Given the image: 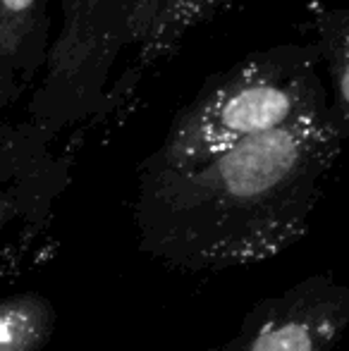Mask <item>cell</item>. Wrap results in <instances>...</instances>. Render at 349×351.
Listing matches in <instances>:
<instances>
[{"label": "cell", "instance_id": "1", "mask_svg": "<svg viewBox=\"0 0 349 351\" xmlns=\"http://www.w3.org/2000/svg\"><path fill=\"white\" fill-rule=\"evenodd\" d=\"M342 143L328 106L189 172L141 167L139 249L182 273L275 258L306 237Z\"/></svg>", "mask_w": 349, "mask_h": 351}, {"label": "cell", "instance_id": "2", "mask_svg": "<svg viewBox=\"0 0 349 351\" xmlns=\"http://www.w3.org/2000/svg\"><path fill=\"white\" fill-rule=\"evenodd\" d=\"M316 46H278L213 77L175 115L144 167L189 172L237 143L330 106Z\"/></svg>", "mask_w": 349, "mask_h": 351}, {"label": "cell", "instance_id": "3", "mask_svg": "<svg viewBox=\"0 0 349 351\" xmlns=\"http://www.w3.org/2000/svg\"><path fill=\"white\" fill-rule=\"evenodd\" d=\"M347 328L349 282L316 273L258 299L220 351H333Z\"/></svg>", "mask_w": 349, "mask_h": 351}, {"label": "cell", "instance_id": "4", "mask_svg": "<svg viewBox=\"0 0 349 351\" xmlns=\"http://www.w3.org/2000/svg\"><path fill=\"white\" fill-rule=\"evenodd\" d=\"M237 0H163L141 43V62L151 65L170 58L196 27L223 14Z\"/></svg>", "mask_w": 349, "mask_h": 351}, {"label": "cell", "instance_id": "5", "mask_svg": "<svg viewBox=\"0 0 349 351\" xmlns=\"http://www.w3.org/2000/svg\"><path fill=\"white\" fill-rule=\"evenodd\" d=\"M41 17L43 0H0V108L14 96Z\"/></svg>", "mask_w": 349, "mask_h": 351}, {"label": "cell", "instance_id": "6", "mask_svg": "<svg viewBox=\"0 0 349 351\" xmlns=\"http://www.w3.org/2000/svg\"><path fill=\"white\" fill-rule=\"evenodd\" d=\"M56 330V308L36 291L0 301V351H41Z\"/></svg>", "mask_w": 349, "mask_h": 351}, {"label": "cell", "instance_id": "7", "mask_svg": "<svg viewBox=\"0 0 349 351\" xmlns=\"http://www.w3.org/2000/svg\"><path fill=\"white\" fill-rule=\"evenodd\" d=\"M318 53L333 82L330 110L342 136L349 139V8L330 10L318 17Z\"/></svg>", "mask_w": 349, "mask_h": 351}, {"label": "cell", "instance_id": "8", "mask_svg": "<svg viewBox=\"0 0 349 351\" xmlns=\"http://www.w3.org/2000/svg\"><path fill=\"white\" fill-rule=\"evenodd\" d=\"M14 213H17V208H14V204L8 199L5 194H0V227L5 225V222H10L14 217Z\"/></svg>", "mask_w": 349, "mask_h": 351}]
</instances>
